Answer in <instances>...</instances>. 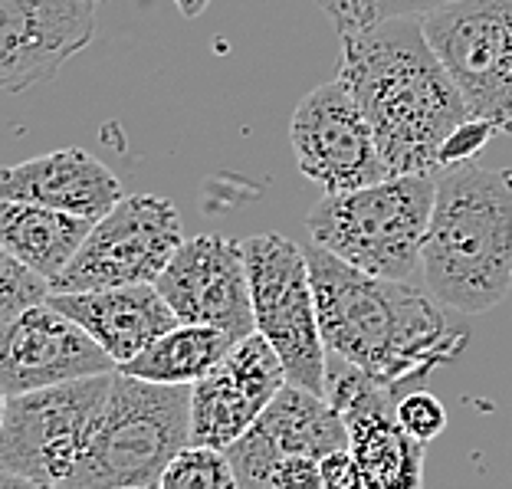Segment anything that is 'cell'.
<instances>
[{
    "instance_id": "1",
    "label": "cell",
    "mask_w": 512,
    "mask_h": 489,
    "mask_svg": "<svg viewBox=\"0 0 512 489\" xmlns=\"http://www.w3.org/2000/svg\"><path fill=\"white\" fill-rule=\"evenodd\" d=\"M306 260L325 348L371 381L411 391L467 348V329H457L424 289L362 273L316 243Z\"/></svg>"
},
{
    "instance_id": "2",
    "label": "cell",
    "mask_w": 512,
    "mask_h": 489,
    "mask_svg": "<svg viewBox=\"0 0 512 489\" xmlns=\"http://www.w3.org/2000/svg\"><path fill=\"white\" fill-rule=\"evenodd\" d=\"M339 79L365 112L391 178L437 174L450 132L473 119L427 40L424 17L342 33Z\"/></svg>"
},
{
    "instance_id": "3",
    "label": "cell",
    "mask_w": 512,
    "mask_h": 489,
    "mask_svg": "<svg viewBox=\"0 0 512 489\" xmlns=\"http://www.w3.org/2000/svg\"><path fill=\"white\" fill-rule=\"evenodd\" d=\"M424 286L440 306L490 312L512 289V168L476 161L437 171Z\"/></svg>"
},
{
    "instance_id": "4",
    "label": "cell",
    "mask_w": 512,
    "mask_h": 489,
    "mask_svg": "<svg viewBox=\"0 0 512 489\" xmlns=\"http://www.w3.org/2000/svg\"><path fill=\"white\" fill-rule=\"evenodd\" d=\"M437 174H398L378 184L322 194L306 217L316 247L355 270L407 283L424 263Z\"/></svg>"
},
{
    "instance_id": "5",
    "label": "cell",
    "mask_w": 512,
    "mask_h": 489,
    "mask_svg": "<svg viewBox=\"0 0 512 489\" xmlns=\"http://www.w3.org/2000/svg\"><path fill=\"white\" fill-rule=\"evenodd\" d=\"M191 444V388L132 378L115 368L89 447L63 489L158 486Z\"/></svg>"
},
{
    "instance_id": "6",
    "label": "cell",
    "mask_w": 512,
    "mask_h": 489,
    "mask_svg": "<svg viewBox=\"0 0 512 489\" xmlns=\"http://www.w3.org/2000/svg\"><path fill=\"white\" fill-rule=\"evenodd\" d=\"M253 325L286 368L289 384L325 394L329 348L322 342L306 247L279 234L243 240Z\"/></svg>"
},
{
    "instance_id": "7",
    "label": "cell",
    "mask_w": 512,
    "mask_h": 489,
    "mask_svg": "<svg viewBox=\"0 0 512 489\" xmlns=\"http://www.w3.org/2000/svg\"><path fill=\"white\" fill-rule=\"evenodd\" d=\"M112 375L115 371L7 398L0 427V470L63 489L89 447L109 398Z\"/></svg>"
},
{
    "instance_id": "8",
    "label": "cell",
    "mask_w": 512,
    "mask_h": 489,
    "mask_svg": "<svg viewBox=\"0 0 512 489\" xmlns=\"http://www.w3.org/2000/svg\"><path fill=\"white\" fill-rule=\"evenodd\" d=\"M424 30L473 119L512 135V0H450Z\"/></svg>"
},
{
    "instance_id": "9",
    "label": "cell",
    "mask_w": 512,
    "mask_h": 489,
    "mask_svg": "<svg viewBox=\"0 0 512 489\" xmlns=\"http://www.w3.org/2000/svg\"><path fill=\"white\" fill-rule=\"evenodd\" d=\"M181 243V214L174 201L155 194L122 197L106 217L89 227L83 247L50 289L86 293V289L151 286L165 273Z\"/></svg>"
},
{
    "instance_id": "10",
    "label": "cell",
    "mask_w": 512,
    "mask_h": 489,
    "mask_svg": "<svg viewBox=\"0 0 512 489\" xmlns=\"http://www.w3.org/2000/svg\"><path fill=\"white\" fill-rule=\"evenodd\" d=\"M296 165L325 194L355 191L391 178L375 132L342 79L302 96L289 122Z\"/></svg>"
},
{
    "instance_id": "11",
    "label": "cell",
    "mask_w": 512,
    "mask_h": 489,
    "mask_svg": "<svg viewBox=\"0 0 512 489\" xmlns=\"http://www.w3.org/2000/svg\"><path fill=\"white\" fill-rule=\"evenodd\" d=\"M401 394V388H384L342 358L329 365L325 398L339 407L365 489H424L427 447L398 424L394 404Z\"/></svg>"
},
{
    "instance_id": "12",
    "label": "cell",
    "mask_w": 512,
    "mask_h": 489,
    "mask_svg": "<svg viewBox=\"0 0 512 489\" xmlns=\"http://www.w3.org/2000/svg\"><path fill=\"white\" fill-rule=\"evenodd\" d=\"M155 289L184 325H214L240 342L256 332L243 243L201 234L184 240Z\"/></svg>"
},
{
    "instance_id": "13",
    "label": "cell",
    "mask_w": 512,
    "mask_h": 489,
    "mask_svg": "<svg viewBox=\"0 0 512 489\" xmlns=\"http://www.w3.org/2000/svg\"><path fill=\"white\" fill-rule=\"evenodd\" d=\"M109 371H115V362L102 345L66 312L50 306V299L0 325V391L7 398Z\"/></svg>"
},
{
    "instance_id": "14",
    "label": "cell",
    "mask_w": 512,
    "mask_h": 489,
    "mask_svg": "<svg viewBox=\"0 0 512 489\" xmlns=\"http://www.w3.org/2000/svg\"><path fill=\"white\" fill-rule=\"evenodd\" d=\"M286 384V368L260 332L234 342L211 375L191 384V444L230 450Z\"/></svg>"
},
{
    "instance_id": "15",
    "label": "cell",
    "mask_w": 512,
    "mask_h": 489,
    "mask_svg": "<svg viewBox=\"0 0 512 489\" xmlns=\"http://www.w3.org/2000/svg\"><path fill=\"white\" fill-rule=\"evenodd\" d=\"M96 0H0V92L53 79L96 37Z\"/></svg>"
},
{
    "instance_id": "16",
    "label": "cell",
    "mask_w": 512,
    "mask_h": 489,
    "mask_svg": "<svg viewBox=\"0 0 512 489\" xmlns=\"http://www.w3.org/2000/svg\"><path fill=\"white\" fill-rule=\"evenodd\" d=\"M0 197L43 204L53 211L96 224L122 201L115 171L83 148L46 151L40 158L0 168Z\"/></svg>"
},
{
    "instance_id": "17",
    "label": "cell",
    "mask_w": 512,
    "mask_h": 489,
    "mask_svg": "<svg viewBox=\"0 0 512 489\" xmlns=\"http://www.w3.org/2000/svg\"><path fill=\"white\" fill-rule=\"evenodd\" d=\"M50 306L83 325L115 362V368L128 365L151 342L178 325V316L161 299L155 283L86 289V293H50Z\"/></svg>"
},
{
    "instance_id": "18",
    "label": "cell",
    "mask_w": 512,
    "mask_h": 489,
    "mask_svg": "<svg viewBox=\"0 0 512 489\" xmlns=\"http://www.w3.org/2000/svg\"><path fill=\"white\" fill-rule=\"evenodd\" d=\"M89 227V220L60 214L53 207L0 197V247L50 283L83 247Z\"/></svg>"
},
{
    "instance_id": "19",
    "label": "cell",
    "mask_w": 512,
    "mask_h": 489,
    "mask_svg": "<svg viewBox=\"0 0 512 489\" xmlns=\"http://www.w3.org/2000/svg\"><path fill=\"white\" fill-rule=\"evenodd\" d=\"M234 339L227 332L214 329V325H184L178 322L174 329H168L161 339H155L142 355H135L132 362L122 365L119 371L142 381L155 384H181L191 388L204 375L220 365Z\"/></svg>"
},
{
    "instance_id": "20",
    "label": "cell",
    "mask_w": 512,
    "mask_h": 489,
    "mask_svg": "<svg viewBox=\"0 0 512 489\" xmlns=\"http://www.w3.org/2000/svg\"><path fill=\"white\" fill-rule=\"evenodd\" d=\"M158 489H240L227 450L188 444L161 473Z\"/></svg>"
},
{
    "instance_id": "21",
    "label": "cell",
    "mask_w": 512,
    "mask_h": 489,
    "mask_svg": "<svg viewBox=\"0 0 512 489\" xmlns=\"http://www.w3.org/2000/svg\"><path fill=\"white\" fill-rule=\"evenodd\" d=\"M339 33L365 30L394 17H424L450 0H316Z\"/></svg>"
},
{
    "instance_id": "22",
    "label": "cell",
    "mask_w": 512,
    "mask_h": 489,
    "mask_svg": "<svg viewBox=\"0 0 512 489\" xmlns=\"http://www.w3.org/2000/svg\"><path fill=\"white\" fill-rule=\"evenodd\" d=\"M50 279L33 273L27 263H20L14 253L0 247V325L20 316L23 309L50 299Z\"/></svg>"
},
{
    "instance_id": "23",
    "label": "cell",
    "mask_w": 512,
    "mask_h": 489,
    "mask_svg": "<svg viewBox=\"0 0 512 489\" xmlns=\"http://www.w3.org/2000/svg\"><path fill=\"white\" fill-rule=\"evenodd\" d=\"M394 414H398V424L404 427V434H411L417 444H430L444 434L447 427V407L440 398H434L424 388H411L404 391L398 404H394Z\"/></svg>"
},
{
    "instance_id": "24",
    "label": "cell",
    "mask_w": 512,
    "mask_h": 489,
    "mask_svg": "<svg viewBox=\"0 0 512 489\" xmlns=\"http://www.w3.org/2000/svg\"><path fill=\"white\" fill-rule=\"evenodd\" d=\"M493 135H496L493 128L486 122H480V119H467L463 125H457L450 132L447 142H444V148H440V171L473 161L486 148V142H490Z\"/></svg>"
},
{
    "instance_id": "25",
    "label": "cell",
    "mask_w": 512,
    "mask_h": 489,
    "mask_svg": "<svg viewBox=\"0 0 512 489\" xmlns=\"http://www.w3.org/2000/svg\"><path fill=\"white\" fill-rule=\"evenodd\" d=\"M319 473H322V489H365L362 470L352 457V450H332L329 457L319 460Z\"/></svg>"
},
{
    "instance_id": "26",
    "label": "cell",
    "mask_w": 512,
    "mask_h": 489,
    "mask_svg": "<svg viewBox=\"0 0 512 489\" xmlns=\"http://www.w3.org/2000/svg\"><path fill=\"white\" fill-rule=\"evenodd\" d=\"M0 489H50V486H40L33 480H23V476H17V473L0 470Z\"/></svg>"
},
{
    "instance_id": "27",
    "label": "cell",
    "mask_w": 512,
    "mask_h": 489,
    "mask_svg": "<svg viewBox=\"0 0 512 489\" xmlns=\"http://www.w3.org/2000/svg\"><path fill=\"white\" fill-rule=\"evenodd\" d=\"M207 4H211V0H174V7H178V10H181V14H184V17H188V20H194V17H201Z\"/></svg>"
},
{
    "instance_id": "28",
    "label": "cell",
    "mask_w": 512,
    "mask_h": 489,
    "mask_svg": "<svg viewBox=\"0 0 512 489\" xmlns=\"http://www.w3.org/2000/svg\"><path fill=\"white\" fill-rule=\"evenodd\" d=\"M4 414H7V394L0 391V427H4Z\"/></svg>"
},
{
    "instance_id": "29",
    "label": "cell",
    "mask_w": 512,
    "mask_h": 489,
    "mask_svg": "<svg viewBox=\"0 0 512 489\" xmlns=\"http://www.w3.org/2000/svg\"><path fill=\"white\" fill-rule=\"evenodd\" d=\"M125 489H158V486H125Z\"/></svg>"
},
{
    "instance_id": "30",
    "label": "cell",
    "mask_w": 512,
    "mask_h": 489,
    "mask_svg": "<svg viewBox=\"0 0 512 489\" xmlns=\"http://www.w3.org/2000/svg\"><path fill=\"white\" fill-rule=\"evenodd\" d=\"M96 4H106V0H96Z\"/></svg>"
}]
</instances>
